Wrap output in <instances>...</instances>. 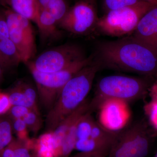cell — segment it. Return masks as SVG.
Returning a JSON list of instances; mask_svg holds the SVG:
<instances>
[{
  "instance_id": "obj_8",
  "label": "cell",
  "mask_w": 157,
  "mask_h": 157,
  "mask_svg": "<svg viewBox=\"0 0 157 157\" xmlns=\"http://www.w3.org/2000/svg\"><path fill=\"white\" fill-rule=\"evenodd\" d=\"M9 38L16 46L21 62L27 63L36 52L35 38L29 20L11 9L4 10Z\"/></svg>"
},
{
  "instance_id": "obj_25",
  "label": "cell",
  "mask_w": 157,
  "mask_h": 157,
  "mask_svg": "<svg viewBox=\"0 0 157 157\" xmlns=\"http://www.w3.org/2000/svg\"><path fill=\"white\" fill-rule=\"evenodd\" d=\"M13 130L20 140L25 141L29 140L28 128L25 123L21 119L12 120Z\"/></svg>"
},
{
  "instance_id": "obj_24",
  "label": "cell",
  "mask_w": 157,
  "mask_h": 157,
  "mask_svg": "<svg viewBox=\"0 0 157 157\" xmlns=\"http://www.w3.org/2000/svg\"><path fill=\"white\" fill-rule=\"evenodd\" d=\"M141 1L142 0H103V8L106 13L112 10L133 6Z\"/></svg>"
},
{
  "instance_id": "obj_5",
  "label": "cell",
  "mask_w": 157,
  "mask_h": 157,
  "mask_svg": "<svg viewBox=\"0 0 157 157\" xmlns=\"http://www.w3.org/2000/svg\"><path fill=\"white\" fill-rule=\"evenodd\" d=\"M94 55L76 61L65 69L54 73H41L28 67L36 85L40 101L46 109H50L56 101L61 91L68 82L82 68L89 65Z\"/></svg>"
},
{
  "instance_id": "obj_10",
  "label": "cell",
  "mask_w": 157,
  "mask_h": 157,
  "mask_svg": "<svg viewBox=\"0 0 157 157\" xmlns=\"http://www.w3.org/2000/svg\"><path fill=\"white\" fill-rule=\"evenodd\" d=\"M98 109L99 123L110 132H119L126 126L131 118L128 102L123 100L107 99Z\"/></svg>"
},
{
  "instance_id": "obj_16",
  "label": "cell",
  "mask_w": 157,
  "mask_h": 157,
  "mask_svg": "<svg viewBox=\"0 0 157 157\" xmlns=\"http://www.w3.org/2000/svg\"><path fill=\"white\" fill-rule=\"evenodd\" d=\"M30 139H14L3 151L2 157H34L30 153Z\"/></svg>"
},
{
  "instance_id": "obj_19",
  "label": "cell",
  "mask_w": 157,
  "mask_h": 157,
  "mask_svg": "<svg viewBox=\"0 0 157 157\" xmlns=\"http://www.w3.org/2000/svg\"><path fill=\"white\" fill-rule=\"evenodd\" d=\"M150 100L144 107L151 124L157 130V80L150 86L148 90Z\"/></svg>"
},
{
  "instance_id": "obj_35",
  "label": "cell",
  "mask_w": 157,
  "mask_h": 157,
  "mask_svg": "<svg viewBox=\"0 0 157 157\" xmlns=\"http://www.w3.org/2000/svg\"><path fill=\"white\" fill-rule=\"evenodd\" d=\"M155 157H157V153L155 155Z\"/></svg>"
},
{
  "instance_id": "obj_29",
  "label": "cell",
  "mask_w": 157,
  "mask_h": 157,
  "mask_svg": "<svg viewBox=\"0 0 157 157\" xmlns=\"http://www.w3.org/2000/svg\"><path fill=\"white\" fill-rule=\"evenodd\" d=\"M50 0H37L39 9H46Z\"/></svg>"
},
{
  "instance_id": "obj_12",
  "label": "cell",
  "mask_w": 157,
  "mask_h": 157,
  "mask_svg": "<svg viewBox=\"0 0 157 157\" xmlns=\"http://www.w3.org/2000/svg\"><path fill=\"white\" fill-rule=\"evenodd\" d=\"M90 102L86 100L77 108L60 123L51 132L55 157H60L62 144L66 135L72 125L82 115L90 111Z\"/></svg>"
},
{
  "instance_id": "obj_1",
  "label": "cell",
  "mask_w": 157,
  "mask_h": 157,
  "mask_svg": "<svg viewBox=\"0 0 157 157\" xmlns=\"http://www.w3.org/2000/svg\"><path fill=\"white\" fill-rule=\"evenodd\" d=\"M94 59L101 69L131 72L152 77L157 74V56L131 36L98 42Z\"/></svg>"
},
{
  "instance_id": "obj_17",
  "label": "cell",
  "mask_w": 157,
  "mask_h": 157,
  "mask_svg": "<svg viewBox=\"0 0 157 157\" xmlns=\"http://www.w3.org/2000/svg\"><path fill=\"white\" fill-rule=\"evenodd\" d=\"M34 149L36 157H55L52 132H47L35 140Z\"/></svg>"
},
{
  "instance_id": "obj_18",
  "label": "cell",
  "mask_w": 157,
  "mask_h": 157,
  "mask_svg": "<svg viewBox=\"0 0 157 157\" xmlns=\"http://www.w3.org/2000/svg\"><path fill=\"white\" fill-rule=\"evenodd\" d=\"M12 120L8 115L0 116V157L13 140Z\"/></svg>"
},
{
  "instance_id": "obj_15",
  "label": "cell",
  "mask_w": 157,
  "mask_h": 157,
  "mask_svg": "<svg viewBox=\"0 0 157 157\" xmlns=\"http://www.w3.org/2000/svg\"><path fill=\"white\" fill-rule=\"evenodd\" d=\"M0 51L5 63V69L17 66L21 62L16 46L10 38L0 40Z\"/></svg>"
},
{
  "instance_id": "obj_4",
  "label": "cell",
  "mask_w": 157,
  "mask_h": 157,
  "mask_svg": "<svg viewBox=\"0 0 157 157\" xmlns=\"http://www.w3.org/2000/svg\"><path fill=\"white\" fill-rule=\"evenodd\" d=\"M155 6L142 0L133 6L108 11L99 17L95 31L109 36H130L144 15Z\"/></svg>"
},
{
  "instance_id": "obj_27",
  "label": "cell",
  "mask_w": 157,
  "mask_h": 157,
  "mask_svg": "<svg viewBox=\"0 0 157 157\" xmlns=\"http://www.w3.org/2000/svg\"><path fill=\"white\" fill-rule=\"evenodd\" d=\"M9 38V27L4 10L0 9V40Z\"/></svg>"
},
{
  "instance_id": "obj_11",
  "label": "cell",
  "mask_w": 157,
  "mask_h": 157,
  "mask_svg": "<svg viewBox=\"0 0 157 157\" xmlns=\"http://www.w3.org/2000/svg\"><path fill=\"white\" fill-rule=\"evenodd\" d=\"M130 36L146 45L157 56V5L144 15Z\"/></svg>"
},
{
  "instance_id": "obj_21",
  "label": "cell",
  "mask_w": 157,
  "mask_h": 157,
  "mask_svg": "<svg viewBox=\"0 0 157 157\" xmlns=\"http://www.w3.org/2000/svg\"><path fill=\"white\" fill-rule=\"evenodd\" d=\"M70 8L67 0H50L46 9L53 16L59 25Z\"/></svg>"
},
{
  "instance_id": "obj_30",
  "label": "cell",
  "mask_w": 157,
  "mask_h": 157,
  "mask_svg": "<svg viewBox=\"0 0 157 157\" xmlns=\"http://www.w3.org/2000/svg\"><path fill=\"white\" fill-rule=\"evenodd\" d=\"M74 157H106L103 156H97L94 155L88 154L83 153L80 152L78 154L74 156Z\"/></svg>"
},
{
  "instance_id": "obj_2",
  "label": "cell",
  "mask_w": 157,
  "mask_h": 157,
  "mask_svg": "<svg viewBox=\"0 0 157 157\" xmlns=\"http://www.w3.org/2000/svg\"><path fill=\"white\" fill-rule=\"evenodd\" d=\"M100 70V66L93 59L65 85L46 116L47 132H53L65 118L86 100L96 74Z\"/></svg>"
},
{
  "instance_id": "obj_14",
  "label": "cell",
  "mask_w": 157,
  "mask_h": 157,
  "mask_svg": "<svg viewBox=\"0 0 157 157\" xmlns=\"http://www.w3.org/2000/svg\"><path fill=\"white\" fill-rule=\"evenodd\" d=\"M6 4L14 12L36 22L39 11L37 0H4L3 4Z\"/></svg>"
},
{
  "instance_id": "obj_7",
  "label": "cell",
  "mask_w": 157,
  "mask_h": 157,
  "mask_svg": "<svg viewBox=\"0 0 157 157\" xmlns=\"http://www.w3.org/2000/svg\"><path fill=\"white\" fill-rule=\"evenodd\" d=\"M86 57L80 46L69 43L46 51L33 61L26 63L28 67L41 73H52L63 70Z\"/></svg>"
},
{
  "instance_id": "obj_3",
  "label": "cell",
  "mask_w": 157,
  "mask_h": 157,
  "mask_svg": "<svg viewBox=\"0 0 157 157\" xmlns=\"http://www.w3.org/2000/svg\"><path fill=\"white\" fill-rule=\"evenodd\" d=\"M144 78L123 75H111L101 78L97 84L94 96L90 102V111L98 109L109 99H117L128 102L143 98L149 88Z\"/></svg>"
},
{
  "instance_id": "obj_13",
  "label": "cell",
  "mask_w": 157,
  "mask_h": 157,
  "mask_svg": "<svg viewBox=\"0 0 157 157\" xmlns=\"http://www.w3.org/2000/svg\"><path fill=\"white\" fill-rule=\"evenodd\" d=\"M36 23L43 40L55 39L60 35L57 28V23L46 9H39Z\"/></svg>"
},
{
  "instance_id": "obj_31",
  "label": "cell",
  "mask_w": 157,
  "mask_h": 157,
  "mask_svg": "<svg viewBox=\"0 0 157 157\" xmlns=\"http://www.w3.org/2000/svg\"><path fill=\"white\" fill-rule=\"evenodd\" d=\"M0 66H1L2 69H5V61H4V59L2 53H1V51H0Z\"/></svg>"
},
{
  "instance_id": "obj_26",
  "label": "cell",
  "mask_w": 157,
  "mask_h": 157,
  "mask_svg": "<svg viewBox=\"0 0 157 157\" xmlns=\"http://www.w3.org/2000/svg\"><path fill=\"white\" fill-rule=\"evenodd\" d=\"M30 110L24 106H12L8 111V115L11 120L23 119Z\"/></svg>"
},
{
  "instance_id": "obj_20",
  "label": "cell",
  "mask_w": 157,
  "mask_h": 157,
  "mask_svg": "<svg viewBox=\"0 0 157 157\" xmlns=\"http://www.w3.org/2000/svg\"><path fill=\"white\" fill-rule=\"evenodd\" d=\"M89 111L80 117L77 122L76 136L77 140L87 139L90 136L95 121Z\"/></svg>"
},
{
  "instance_id": "obj_9",
  "label": "cell",
  "mask_w": 157,
  "mask_h": 157,
  "mask_svg": "<svg viewBox=\"0 0 157 157\" xmlns=\"http://www.w3.org/2000/svg\"><path fill=\"white\" fill-rule=\"evenodd\" d=\"M98 18L95 0H78L59 25L74 35H86L95 31Z\"/></svg>"
},
{
  "instance_id": "obj_33",
  "label": "cell",
  "mask_w": 157,
  "mask_h": 157,
  "mask_svg": "<svg viewBox=\"0 0 157 157\" xmlns=\"http://www.w3.org/2000/svg\"><path fill=\"white\" fill-rule=\"evenodd\" d=\"M2 77V68L1 67V66H0V80H1V78Z\"/></svg>"
},
{
  "instance_id": "obj_23",
  "label": "cell",
  "mask_w": 157,
  "mask_h": 157,
  "mask_svg": "<svg viewBox=\"0 0 157 157\" xmlns=\"http://www.w3.org/2000/svg\"><path fill=\"white\" fill-rule=\"evenodd\" d=\"M28 129L36 134L42 127V119L39 112L30 110L23 119Z\"/></svg>"
},
{
  "instance_id": "obj_32",
  "label": "cell",
  "mask_w": 157,
  "mask_h": 157,
  "mask_svg": "<svg viewBox=\"0 0 157 157\" xmlns=\"http://www.w3.org/2000/svg\"><path fill=\"white\" fill-rule=\"evenodd\" d=\"M143 1L151 3V4H153V5H157V0H143Z\"/></svg>"
},
{
  "instance_id": "obj_34",
  "label": "cell",
  "mask_w": 157,
  "mask_h": 157,
  "mask_svg": "<svg viewBox=\"0 0 157 157\" xmlns=\"http://www.w3.org/2000/svg\"><path fill=\"white\" fill-rule=\"evenodd\" d=\"M4 0H0V4H3V2H4Z\"/></svg>"
},
{
  "instance_id": "obj_6",
  "label": "cell",
  "mask_w": 157,
  "mask_h": 157,
  "mask_svg": "<svg viewBox=\"0 0 157 157\" xmlns=\"http://www.w3.org/2000/svg\"><path fill=\"white\" fill-rule=\"evenodd\" d=\"M151 139L146 124L137 122L120 133L107 157H146Z\"/></svg>"
},
{
  "instance_id": "obj_28",
  "label": "cell",
  "mask_w": 157,
  "mask_h": 157,
  "mask_svg": "<svg viewBox=\"0 0 157 157\" xmlns=\"http://www.w3.org/2000/svg\"><path fill=\"white\" fill-rule=\"evenodd\" d=\"M7 94H0V116L5 115L11 107Z\"/></svg>"
},
{
  "instance_id": "obj_22",
  "label": "cell",
  "mask_w": 157,
  "mask_h": 157,
  "mask_svg": "<svg viewBox=\"0 0 157 157\" xmlns=\"http://www.w3.org/2000/svg\"><path fill=\"white\" fill-rule=\"evenodd\" d=\"M7 94L9 96L11 106H24L29 109L27 99L21 88L19 81Z\"/></svg>"
}]
</instances>
